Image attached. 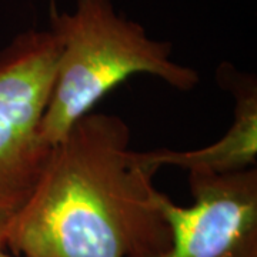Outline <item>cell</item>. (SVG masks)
I'll list each match as a JSON object with an SVG mask.
<instances>
[{"label":"cell","mask_w":257,"mask_h":257,"mask_svg":"<svg viewBox=\"0 0 257 257\" xmlns=\"http://www.w3.org/2000/svg\"><path fill=\"white\" fill-rule=\"evenodd\" d=\"M117 114L90 111L52 147L10 233L19 257H139L163 251L170 230L146 152L130 149Z\"/></svg>","instance_id":"obj_1"},{"label":"cell","mask_w":257,"mask_h":257,"mask_svg":"<svg viewBox=\"0 0 257 257\" xmlns=\"http://www.w3.org/2000/svg\"><path fill=\"white\" fill-rule=\"evenodd\" d=\"M193 202L160 193L170 230L166 250L139 257H257V169L230 175L189 173Z\"/></svg>","instance_id":"obj_4"},{"label":"cell","mask_w":257,"mask_h":257,"mask_svg":"<svg viewBox=\"0 0 257 257\" xmlns=\"http://www.w3.org/2000/svg\"><path fill=\"white\" fill-rule=\"evenodd\" d=\"M59 52L50 29L19 33L0 50V248H6L53 147L42 136V119Z\"/></svg>","instance_id":"obj_3"},{"label":"cell","mask_w":257,"mask_h":257,"mask_svg":"<svg viewBox=\"0 0 257 257\" xmlns=\"http://www.w3.org/2000/svg\"><path fill=\"white\" fill-rule=\"evenodd\" d=\"M50 30L60 42L42 119V136L50 146L135 74L153 76L179 92H190L200 82L196 69L172 59L170 42L147 36L140 23L116 12L111 0H76L69 13L52 9Z\"/></svg>","instance_id":"obj_2"},{"label":"cell","mask_w":257,"mask_h":257,"mask_svg":"<svg viewBox=\"0 0 257 257\" xmlns=\"http://www.w3.org/2000/svg\"><path fill=\"white\" fill-rule=\"evenodd\" d=\"M217 80L234 99L231 126L217 142L194 150L156 149L146 152L152 165L160 170L176 166L189 173L230 175L243 172L257 163V80L256 76L236 70L223 63L217 69Z\"/></svg>","instance_id":"obj_5"},{"label":"cell","mask_w":257,"mask_h":257,"mask_svg":"<svg viewBox=\"0 0 257 257\" xmlns=\"http://www.w3.org/2000/svg\"><path fill=\"white\" fill-rule=\"evenodd\" d=\"M0 257H19L13 253H10L8 248H0Z\"/></svg>","instance_id":"obj_6"}]
</instances>
